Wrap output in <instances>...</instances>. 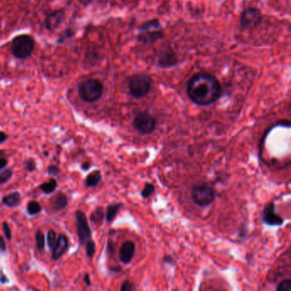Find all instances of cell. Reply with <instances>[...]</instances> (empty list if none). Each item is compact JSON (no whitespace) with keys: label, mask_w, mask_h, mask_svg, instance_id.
<instances>
[{"label":"cell","mask_w":291,"mask_h":291,"mask_svg":"<svg viewBox=\"0 0 291 291\" xmlns=\"http://www.w3.org/2000/svg\"><path fill=\"white\" fill-rule=\"evenodd\" d=\"M35 241H36L37 250H39V252H41L44 250V245H46V237H44V232H42L41 230H38L35 233Z\"/></svg>","instance_id":"7402d4cb"},{"label":"cell","mask_w":291,"mask_h":291,"mask_svg":"<svg viewBox=\"0 0 291 291\" xmlns=\"http://www.w3.org/2000/svg\"><path fill=\"white\" fill-rule=\"evenodd\" d=\"M277 291H290L291 290V281L289 279H284V280L281 281L280 283H278L277 288Z\"/></svg>","instance_id":"4316f807"},{"label":"cell","mask_w":291,"mask_h":291,"mask_svg":"<svg viewBox=\"0 0 291 291\" xmlns=\"http://www.w3.org/2000/svg\"><path fill=\"white\" fill-rule=\"evenodd\" d=\"M102 181V174L100 171H94L93 173H89L85 178V186L89 188H94L99 185Z\"/></svg>","instance_id":"e0dca14e"},{"label":"cell","mask_w":291,"mask_h":291,"mask_svg":"<svg viewBox=\"0 0 291 291\" xmlns=\"http://www.w3.org/2000/svg\"><path fill=\"white\" fill-rule=\"evenodd\" d=\"M69 199L62 192H58L50 199V205L54 211H62L68 206Z\"/></svg>","instance_id":"9a60e30c"},{"label":"cell","mask_w":291,"mask_h":291,"mask_svg":"<svg viewBox=\"0 0 291 291\" xmlns=\"http://www.w3.org/2000/svg\"><path fill=\"white\" fill-rule=\"evenodd\" d=\"M25 167H26L27 170L32 173V172L36 170V163H35V161L34 159L29 158L25 162Z\"/></svg>","instance_id":"f1b7e54d"},{"label":"cell","mask_w":291,"mask_h":291,"mask_svg":"<svg viewBox=\"0 0 291 291\" xmlns=\"http://www.w3.org/2000/svg\"><path fill=\"white\" fill-rule=\"evenodd\" d=\"M178 59L175 52L171 48H168L161 53L158 58V65L162 69H169L178 63Z\"/></svg>","instance_id":"7c38bea8"},{"label":"cell","mask_w":291,"mask_h":291,"mask_svg":"<svg viewBox=\"0 0 291 291\" xmlns=\"http://www.w3.org/2000/svg\"><path fill=\"white\" fill-rule=\"evenodd\" d=\"M8 278H6V276L4 274L2 271H0V283L2 284H5V283H8Z\"/></svg>","instance_id":"d590c367"},{"label":"cell","mask_w":291,"mask_h":291,"mask_svg":"<svg viewBox=\"0 0 291 291\" xmlns=\"http://www.w3.org/2000/svg\"><path fill=\"white\" fill-rule=\"evenodd\" d=\"M4 151H0V158L3 155Z\"/></svg>","instance_id":"60d3db41"},{"label":"cell","mask_w":291,"mask_h":291,"mask_svg":"<svg viewBox=\"0 0 291 291\" xmlns=\"http://www.w3.org/2000/svg\"><path fill=\"white\" fill-rule=\"evenodd\" d=\"M135 254V243L132 241L124 242L120 250L119 256L123 264H129L134 257Z\"/></svg>","instance_id":"5bb4252c"},{"label":"cell","mask_w":291,"mask_h":291,"mask_svg":"<svg viewBox=\"0 0 291 291\" xmlns=\"http://www.w3.org/2000/svg\"><path fill=\"white\" fill-rule=\"evenodd\" d=\"M44 156H48V154H49V153H48V151H44Z\"/></svg>","instance_id":"ab89813d"},{"label":"cell","mask_w":291,"mask_h":291,"mask_svg":"<svg viewBox=\"0 0 291 291\" xmlns=\"http://www.w3.org/2000/svg\"><path fill=\"white\" fill-rule=\"evenodd\" d=\"M262 14L257 8H247L242 11L240 17V24L244 29H256L262 23Z\"/></svg>","instance_id":"9c48e42d"},{"label":"cell","mask_w":291,"mask_h":291,"mask_svg":"<svg viewBox=\"0 0 291 291\" xmlns=\"http://www.w3.org/2000/svg\"><path fill=\"white\" fill-rule=\"evenodd\" d=\"M262 221L268 226H282L283 219L275 212V204L271 202L262 212Z\"/></svg>","instance_id":"30bf717a"},{"label":"cell","mask_w":291,"mask_h":291,"mask_svg":"<svg viewBox=\"0 0 291 291\" xmlns=\"http://www.w3.org/2000/svg\"><path fill=\"white\" fill-rule=\"evenodd\" d=\"M85 251H86V255L88 258H92L94 256L96 253V243L94 241L91 239L85 243Z\"/></svg>","instance_id":"d4e9b609"},{"label":"cell","mask_w":291,"mask_h":291,"mask_svg":"<svg viewBox=\"0 0 291 291\" xmlns=\"http://www.w3.org/2000/svg\"><path fill=\"white\" fill-rule=\"evenodd\" d=\"M187 94L197 105H209L218 100L221 95V85L214 75L209 73H198L189 80Z\"/></svg>","instance_id":"6da1fadb"},{"label":"cell","mask_w":291,"mask_h":291,"mask_svg":"<svg viewBox=\"0 0 291 291\" xmlns=\"http://www.w3.org/2000/svg\"><path fill=\"white\" fill-rule=\"evenodd\" d=\"M141 34H139L138 39L144 44L153 43L162 39L163 33L162 31V25L158 20H152L143 24L140 28Z\"/></svg>","instance_id":"5b68a950"},{"label":"cell","mask_w":291,"mask_h":291,"mask_svg":"<svg viewBox=\"0 0 291 291\" xmlns=\"http://www.w3.org/2000/svg\"><path fill=\"white\" fill-rule=\"evenodd\" d=\"M42 211V207L37 201H30L27 204V212L29 215L34 216L37 214H40Z\"/></svg>","instance_id":"44dd1931"},{"label":"cell","mask_w":291,"mask_h":291,"mask_svg":"<svg viewBox=\"0 0 291 291\" xmlns=\"http://www.w3.org/2000/svg\"><path fill=\"white\" fill-rule=\"evenodd\" d=\"M152 85V80L145 74H138L131 78L129 81V90L134 98H144L150 93Z\"/></svg>","instance_id":"277c9868"},{"label":"cell","mask_w":291,"mask_h":291,"mask_svg":"<svg viewBox=\"0 0 291 291\" xmlns=\"http://www.w3.org/2000/svg\"><path fill=\"white\" fill-rule=\"evenodd\" d=\"M155 192V186L152 184L146 183L144 189L142 190L141 196L143 198H149Z\"/></svg>","instance_id":"cb8c5ba5"},{"label":"cell","mask_w":291,"mask_h":291,"mask_svg":"<svg viewBox=\"0 0 291 291\" xmlns=\"http://www.w3.org/2000/svg\"><path fill=\"white\" fill-rule=\"evenodd\" d=\"M75 219H76V233L81 246L86 243L89 240L92 239V230L88 223L87 217L84 212L77 210L75 212Z\"/></svg>","instance_id":"ba28073f"},{"label":"cell","mask_w":291,"mask_h":291,"mask_svg":"<svg viewBox=\"0 0 291 291\" xmlns=\"http://www.w3.org/2000/svg\"><path fill=\"white\" fill-rule=\"evenodd\" d=\"M134 128L143 135L152 133L156 127V120L148 112H140L132 121Z\"/></svg>","instance_id":"52a82bcc"},{"label":"cell","mask_w":291,"mask_h":291,"mask_svg":"<svg viewBox=\"0 0 291 291\" xmlns=\"http://www.w3.org/2000/svg\"><path fill=\"white\" fill-rule=\"evenodd\" d=\"M104 217H105V214H104L103 208H97L91 214V221L93 222V224L101 225L102 222H103V219H104Z\"/></svg>","instance_id":"ffe728a7"},{"label":"cell","mask_w":291,"mask_h":291,"mask_svg":"<svg viewBox=\"0 0 291 291\" xmlns=\"http://www.w3.org/2000/svg\"><path fill=\"white\" fill-rule=\"evenodd\" d=\"M83 280H84V283H85L86 285L91 286V283H92V282H91L90 275H89L88 273H85V275H84V278H83Z\"/></svg>","instance_id":"8d00e7d4"},{"label":"cell","mask_w":291,"mask_h":291,"mask_svg":"<svg viewBox=\"0 0 291 291\" xmlns=\"http://www.w3.org/2000/svg\"><path fill=\"white\" fill-rule=\"evenodd\" d=\"M8 139V135L3 131H0V144H4Z\"/></svg>","instance_id":"e575fe53"},{"label":"cell","mask_w":291,"mask_h":291,"mask_svg":"<svg viewBox=\"0 0 291 291\" xmlns=\"http://www.w3.org/2000/svg\"><path fill=\"white\" fill-rule=\"evenodd\" d=\"M103 93V83L98 79H88L78 85L79 97L85 103H95L102 98Z\"/></svg>","instance_id":"7a4b0ae2"},{"label":"cell","mask_w":291,"mask_h":291,"mask_svg":"<svg viewBox=\"0 0 291 291\" xmlns=\"http://www.w3.org/2000/svg\"><path fill=\"white\" fill-rule=\"evenodd\" d=\"M60 172V168L57 165H50L47 168V173L51 176H57Z\"/></svg>","instance_id":"f546056e"},{"label":"cell","mask_w":291,"mask_h":291,"mask_svg":"<svg viewBox=\"0 0 291 291\" xmlns=\"http://www.w3.org/2000/svg\"><path fill=\"white\" fill-rule=\"evenodd\" d=\"M91 168V163H88V162H85V163H83L82 165H81V169L83 171H87L89 170V168Z\"/></svg>","instance_id":"74e56055"},{"label":"cell","mask_w":291,"mask_h":291,"mask_svg":"<svg viewBox=\"0 0 291 291\" xmlns=\"http://www.w3.org/2000/svg\"><path fill=\"white\" fill-rule=\"evenodd\" d=\"M21 194L19 193L18 191H14V192H11V193L4 196L2 198V203L6 207L15 208V207L18 206L21 203Z\"/></svg>","instance_id":"2e32d148"},{"label":"cell","mask_w":291,"mask_h":291,"mask_svg":"<svg viewBox=\"0 0 291 291\" xmlns=\"http://www.w3.org/2000/svg\"><path fill=\"white\" fill-rule=\"evenodd\" d=\"M121 207H122V204H121L108 205L105 213L106 220H107L108 223H111L114 219H116V215L118 214V212L120 211Z\"/></svg>","instance_id":"ac0fdd59"},{"label":"cell","mask_w":291,"mask_h":291,"mask_svg":"<svg viewBox=\"0 0 291 291\" xmlns=\"http://www.w3.org/2000/svg\"><path fill=\"white\" fill-rule=\"evenodd\" d=\"M73 35H74V32L71 29H68L67 31H65L63 34H61V36L58 39V42L62 43V42L67 40V39H70Z\"/></svg>","instance_id":"4dcf8cb0"},{"label":"cell","mask_w":291,"mask_h":291,"mask_svg":"<svg viewBox=\"0 0 291 291\" xmlns=\"http://www.w3.org/2000/svg\"><path fill=\"white\" fill-rule=\"evenodd\" d=\"M66 19V13L63 10H57L48 14L44 20V26L50 31H53L61 26Z\"/></svg>","instance_id":"8fae6325"},{"label":"cell","mask_w":291,"mask_h":291,"mask_svg":"<svg viewBox=\"0 0 291 291\" xmlns=\"http://www.w3.org/2000/svg\"><path fill=\"white\" fill-rule=\"evenodd\" d=\"M7 247H6V243L5 242L3 237L0 236V253H6Z\"/></svg>","instance_id":"d6a6232c"},{"label":"cell","mask_w":291,"mask_h":291,"mask_svg":"<svg viewBox=\"0 0 291 291\" xmlns=\"http://www.w3.org/2000/svg\"><path fill=\"white\" fill-rule=\"evenodd\" d=\"M120 289H121V291H131L134 290L135 287H134L133 284L131 282L126 280L122 283Z\"/></svg>","instance_id":"1f68e13d"},{"label":"cell","mask_w":291,"mask_h":291,"mask_svg":"<svg viewBox=\"0 0 291 291\" xmlns=\"http://www.w3.org/2000/svg\"><path fill=\"white\" fill-rule=\"evenodd\" d=\"M47 245H48V248L50 250H52L54 247L55 242H56V240H57V233L53 231V230H51L47 233Z\"/></svg>","instance_id":"484cf974"},{"label":"cell","mask_w":291,"mask_h":291,"mask_svg":"<svg viewBox=\"0 0 291 291\" xmlns=\"http://www.w3.org/2000/svg\"><path fill=\"white\" fill-rule=\"evenodd\" d=\"M35 47L34 38L29 34H20L15 37L11 43V52L17 59H25L31 56Z\"/></svg>","instance_id":"3957f363"},{"label":"cell","mask_w":291,"mask_h":291,"mask_svg":"<svg viewBox=\"0 0 291 291\" xmlns=\"http://www.w3.org/2000/svg\"><path fill=\"white\" fill-rule=\"evenodd\" d=\"M2 229H3L4 234L6 236V238H7L9 241L11 240L12 234H11V227H10V225L8 224V222H3V224H2Z\"/></svg>","instance_id":"83f0119b"},{"label":"cell","mask_w":291,"mask_h":291,"mask_svg":"<svg viewBox=\"0 0 291 291\" xmlns=\"http://www.w3.org/2000/svg\"><path fill=\"white\" fill-rule=\"evenodd\" d=\"M81 5L83 6H87L90 5V4L93 3V0H78Z\"/></svg>","instance_id":"f35d334b"},{"label":"cell","mask_w":291,"mask_h":291,"mask_svg":"<svg viewBox=\"0 0 291 291\" xmlns=\"http://www.w3.org/2000/svg\"><path fill=\"white\" fill-rule=\"evenodd\" d=\"M8 165V160L6 158L1 156L0 158V171L3 170L4 168H6Z\"/></svg>","instance_id":"836d02e7"},{"label":"cell","mask_w":291,"mask_h":291,"mask_svg":"<svg viewBox=\"0 0 291 291\" xmlns=\"http://www.w3.org/2000/svg\"><path fill=\"white\" fill-rule=\"evenodd\" d=\"M216 193L214 189L206 183L194 186L191 191V198L199 207L208 206L214 201Z\"/></svg>","instance_id":"8992f818"},{"label":"cell","mask_w":291,"mask_h":291,"mask_svg":"<svg viewBox=\"0 0 291 291\" xmlns=\"http://www.w3.org/2000/svg\"><path fill=\"white\" fill-rule=\"evenodd\" d=\"M57 188V182L55 178H50L49 181L46 182V183L42 184L39 186V189L41 190L44 194H52L56 191Z\"/></svg>","instance_id":"d6986e66"},{"label":"cell","mask_w":291,"mask_h":291,"mask_svg":"<svg viewBox=\"0 0 291 291\" xmlns=\"http://www.w3.org/2000/svg\"><path fill=\"white\" fill-rule=\"evenodd\" d=\"M69 248V239L65 234H60L55 242L54 247L52 249V258L53 260H58L62 255H64Z\"/></svg>","instance_id":"4fadbf2b"},{"label":"cell","mask_w":291,"mask_h":291,"mask_svg":"<svg viewBox=\"0 0 291 291\" xmlns=\"http://www.w3.org/2000/svg\"><path fill=\"white\" fill-rule=\"evenodd\" d=\"M13 176V170L11 168H7L0 172V185H5L11 181Z\"/></svg>","instance_id":"603a6c76"}]
</instances>
